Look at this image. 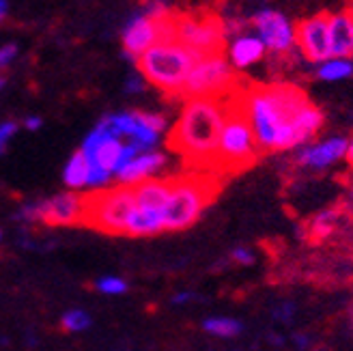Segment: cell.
<instances>
[{"instance_id": "cell-21", "label": "cell", "mask_w": 353, "mask_h": 351, "mask_svg": "<svg viewBox=\"0 0 353 351\" xmlns=\"http://www.w3.org/2000/svg\"><path fill=\"white\" fill-rule=\"evenodd\" d=\"M63 183L69 192H80L88 188V162L84 155L76 151L63 168Z\"/></svg>"}, {"instance_id": "cell-37", "label": "cell", "mask_w": 353, "mask_h": 351, "mask_svg": "<svg viewBox=\"0 0 353 351\" xmlns=\"http://www.w3.org/2000/svg\"><path fill=\"white\" fill-rule=\"evenodd\" d=\"M3 86H5V76L0 74V89H3Z\"/></svg>"}, {"instance_id": "cell-15", "label": "cell", "mask_w": 353, "mask_h": 351, "mask_svg": "<svg viewBox=\"0 0 353 351\" xmlns=\"http://www.w3.org/2000/svg\"><path fill=\"white\" fill-rule=\"evenodd\" d=\"M345 153H347V138L345 136H327L323 140H312V143L299 147L295 162L302 168L321 172V170L332 168L334 164L343 162Z\"/></svg>"}, {"instance_id": "cell-40", "label": "cell", "mask_w": 353, "mask_h": 351, "mask_svg": "<svg viewBox=\"0 0 353 351\" xmlns=\"http://www.w3.org/2000/svg\"><path fill=\"white\" fill-rule=\"evenodd\" d=\"M351 13H353V11H351Z\"/></svg>"}, {"instance_id": "cell-12", "label": "cell", "mask_w": 353, "mask_h": 351, "mask_svg": "<svg viewBox=\"0 0 353 351\" xmlns=\"http://www.w3.org/2000/svg\"><path fill=\"white\" fill-rule=\"evenodd\" d=\"M170 13L160 17V20L140 13L128 22L125 30H123V52H125V57L130 61H138L157 41L172 39Z\"/></svg>"}, {"instance_id": "cell-10", "label": "cell", "mask_w": 353, "mask_h": 351, "mask_svg": "<svg viewBox=\"0 0 353 351\" xmlns=\"http://www.w3.org/2000/svg\"><path fill=\"white\" fill-rule=\"evenodd\" d=\"M121 140L136 145L140 151H153L160 145L162 134L166 130V119L155 112L125 110L114 112L101 119Z\"/></svg>"}, {"instance_id": "cell-5", "label": "cell", "mask_w": 353, "mask_h": 351, "mask_svg": "<svg viewBox=\"0 0 353 351\" xmlns=\"http://www.w3.org/2000/svg\"><path fill=\"white\" fill-rule=\"evenodd\" d=\"M218 183L209 174H188L170 179L168 199L162 207L164 231H183L196 222L214 201Z\"/></svg>"}, {"instance_id": "cell-38", "label": "cell", "mask_w": 353, "mask_h": 351, "mask_svg": "<svg viewBox=\"0 0 353 351\" xmlns=\"http://www.w3.org/2000/svg\"><path fill=\"white\" fill-rule=\"evenodd\" d=\"M349 11H353V0H349V7H347Z\"/></svg>"}, {"instance_id": "cell-30", "label": "cell", "mask_w": 353, "mask_h": 351, "mask_svg": "<svg viewBox=\"0 0 353 351\" xmlns=\"http://www.w3.org/2000/svg\"><path fill=\"white\" fill-rule=\"evenodd\" d=\"M15 57H17V46L15 43H7V46L0 48V69L9 67L15 61Z\"/></svg>"}, {"instance_id": "cell-19", "label": "cell", "mask_w": 353, "mask_h": 351, "mask_svg": "<svg viewBox=\"0 0 353 351\" xmlns=\"http://www.w3.org/2000/svg\"><path fill=\"white\" fill-rule=\"evenodd\" d=\"M164 231V218L160 209H151V207H140L136 205L128 220H125V231L123 235L128 237H151Z\"/></svg>"}, {"instance_id": "cell-1", "label": "cell", "mask_w": 353, "mask_h": 351, "mask_svg": "<svg viewBox=\"0 0 353 351\" xmlns=\"http://www.w3.org/2000/svg\"><path fill=\"white\" fill-rule=\"evenodd\" d=\"M235 101L248 119L261 151H291L297 149L293 123L306 103L308 95L295 84H254L237 89Z\"/></svg>"}, {"instance_id": "cell-25", "label": "cell", "mask_w": 353, "mask_h": 351, "mask_svg": "<svg viewBox=\"0 0 353 351\" xmlns=\"http://www.w3.org/2000/svg\"><path fill=\"white\" fill-rule=\"evenodd\" d=\"M334 226H336V212H334V209H325V212L316 214L312 218V222H310V235L316 237V239H323V237H327L334 231Z\"/></svg>"}, {"instance_id": "cell-13", "label": "cell", "mask_w": 353, "mask_h": 351, "mask_svg": "<svg viewBox=\"0 0 353 351\" xmlns=\"http://www.w3.org/2000/svg\"><path fill=\"white\" fill-rule=\"evenodd\" d=\"M254 34L263 41L265 50L276 57L289 54L295 48V24L278 9H261L252 15Z\"/></svg>"}, {"instance_id": "cell-9", "label": "cell", "mask_w": 353, "mask_h": 351, "mask_svg": "<svg viewBox=\"0 0 353 351\" xmlns=\"http://www.w3.org/2000/svg\"><path fill=\"white\" fill-rule=\"evenodd\" d=\"M136 207L134 188H105L95 192L93 197H86L84 222L91 229H97L108 235H123L125 220Z\"/></svg>"}, {"instance_id": "cell-35", "label": "cell", "mask_w": 353, "mask_h": 351, "mask_svg": "<svg viewBox=\"0 0 353 351\" xmlns=\"http://www.w3.org/2000/svg\"><path fill=\"white\" fill-rule=\"evenodd\" d=\"M345 162L353 168V136L347 138V153H345Z\"/></svg>"}, {"instance_id": "cell-22", "label": "cell", "mask_w": 353, "mask_h": 351, "mask_svg": "<svg viewBox=\"0 0 353 351\" xmlns=\"http://www.w3.org/2000/svg\"><path fill=\"white\" fill-rule=\"evenodd\" d=\"M314 76L319 78L321 82H343V80H349L353 76V61L330 57L327 61L316 65Z\"/></svg>"}, {"instance_id": "cell-32", "label": "cell", "mask_w": 353, "mask_h": 351, "mask_svg": "<svg viewBox=\"0 0 353 351\" xmlns=\"http://www.w3.org/2000/svg\"><path fill=\"white\" fill-rule=\"evenodd\" d=\"M194 295L192 291H179V293H174L172 295V304H176V306H183V304H190L192 300H194Z\"/></svg>"}, {"instance_id": "cell-34", "label": "cell", "mask_w": 353, "mask_h": 351, "mask_svg": "<svg viewBox=\"0 0 353 351\" xmlns=\"http://www.w3.org/2000/svg\"><path fill=\"white\" fill-rule=\"evenodd\" d=\"M293 343H295V347H297L299 351H304V349L310 347V339H308L306 334H295V337H293Z\"/></svg>"}, {"instance_id": "cell-36", "label": "cell", "mask_w": 353, "mask_h": 351, "mask_svg": "<svg viewBox=\"0 0 353 351\" xmlns=\"http://www.w3.org/2000/svg\"><path fill=\"white\" fill-rule=\"evenodd\" d=\"M5 13H7V3L5 0H0V20L5 17Z\"/></svg>"}, {"instance_id": "cell-28", "label": "cell", "mask_w": 353, "mask_h": 351, "mask_svg": "<svg viewBox=\"0 0 353 351\" xmlns=\"http://www.w3.org/2000/svg\"><path fill=\"white\" fill-rule=\"evenodd\" d=\"M231 259L237 263V265H243V268H250L254 265L256 261V254L252 252V248H245V245H237V248L231 252Z\"/></svg>"}, {"instance_id": "cell-39", "label": "cell", "mask_w": 353, "mask_h": 351, "mask_svg": "<svg viewBox=\"0 0 353 351\" xmlns=\"http://www.w3.org/2000/svg\"><path fill=\"white\" fill-rule=\"evenodd\" d=\"M0 239H3V231H0Z\"/></svg>"}, {"instance_id": "cell-23", "label": "cell", "mask_w": 353, "mask_h": 351, "mask_svg": "<svg viewBox=\"0 0 353 351\" xmlns=\"http://www.w3.org/2000/svg\"><path fill=\"white\" fill-rule=\"evenodd\" d=\"M203 330L207 332V334L218 337V339H235V337L241 334L243 323L239 319H235V317H222V314H218V317L205 319Z\"/></svg>"}, {"instance_id": "cell-29", "label": "cell", "mask_w": 353, "mask_h": 351, "mask_svg": "<svg viewBox=\"0 0 353 351\" xmlns=\"http://www.w3.org/2000/svg\"><path fill=\"white\" fill-rule=\"evenodd\" d=\"M295 310H297V306L293 302H282L274 308V319L280 323H289L295 317Z\"/></svg>"}, {"instance_id": "cell-24", "label": "cell", "mask_w": 353, "mask_h": 351, "mask_svg": "<svg viewBox=\"0 0 353 351\" xmlns=\"http://www.w3.org/2000/svg\"><path fill=\"white\" fill-rule=\"evenodd\" d=\"M91 323H93L91 314H88L86 310H82V308H72V310L63 312V317H61V328L65 332H69V334L84 332V330L91 328Z\"/></svg>"}, {"instance_id": "cell-4", "label": "cell", "mask_w": 353, "mask_h": 351, "mask_svg": "<svg viewBox=\"0 0 353 351\" xmlns=\"http://www.w3.org/2000/svg\"><path fill=\"white\" fill-rule=\"evenodd\" d=\"M80 153L88 162V190H105L110 181H114V174L143 151L121 140L103 121H99L86 134Z\"/></svg>"}, {"instance_id": "cell-16", "label": "cell", "mask_w": 353, "mask_h": 351, "mask_svg": "<svg viewBox=\"0 0 353 351\" xmlns=\"http://www.w3.org/2000/svg\"><path fill=\"white\" fill-rule=\"evenodd\" d=\"M166 164H168L166 153L157 151V149L143 151L136 157H132V160L114 174V181H117V185H123V188H136L149 179L160 177V172L166 168Z\"/></svg>"}, {"instance_id": "cell-17", "label": "cell", "mask_w": 353, "mask_h": 351, "mask_svg": "<svg viewBox=\"0 0 353 351\" xmlns=\"http://www.w3.org/2000/svg\"><path fill=\"white\" fill-rule=\"evenodd\" d=\"M265 54H268V50L254 32H239L228 41L224 57L235 72H243V69H250L252 65L261 63Z\"/></svg>"}, {"instance_id": "cell-31", "label": "cell", "mask_w": 353, "mask_h": 351, "mask_svg": "<svg viewBox=\"0 0 353 351\" xmlns=\"http://www.w3.org/2000/svg\"><path fill=\"white\" fill-rule=\"evenodd\" d=\"M145 89V78L143 76H132V78H128V82H125V91L128 93H140Z\"/></svg>"}, {"instance_id": "cell-18", "label": "cell", "mask_w": 353, "mask_h": 351, "mask_svg": "<svg viewBox=\"0 0 353 351\" xmlns=\"http://www.w3.org/2000/svg\"><path fill=\"white\" fill-rule=\"evenodd\" d=\"M327 39L330 57L353 59V13L349 9L327 13Z\"/></svg>"}, {"instance_id": "cell-33", "label": "cell", "mask_w": 353, "mask_h": 351, "mask_svg": "<svg viewBox=\"0 0 353 351\" xmlns=\"http://www.w3.org/2000/svg\"><path fill=\"white\" fill-rule=\"evenodd\" d=\"M41 123H43V121H41L39 117H26V119H24V128H26L28 132H37V130L41 128Z\"/></svg>"}, {"instance_id": "cell-14", "label": "cell", "mask_w": 353, "mask_h": 351, "mask_svg": "<svg viewBox=\"0 0 353 351\" xmlns=\"http://www.w3.org/2000/svg\"><path fill=\"white\" fill-rule=\"evenodd\" d=\"M295 48L314 65L330 59L327 13H314L295 24Z\"/></svg>"}, {"instance_id": "cell-3", "label": "cell", "mask_w": 353, "mask_h": 351, "mask_svg": "<svg viewBox=\"0 0 353 351\" xmlns=\"http://www.w3.org/2000/svg\"><path fill=\"white\" fill-rule=\"evenodd\" d=\"M199 59V52L190 50L188 46L174 39H166L151 46L136 63L140 76L149 84L157 86L166 95L179 97L192 67L196 65Z\"/></svg>"}, {"instance_id": "cell-20", "label": "cell", "mask_w": 353, "mask_h": 351, "mask_svg": "<svg viewBox=\"0 0 353 351\" xmlns=\"http://www.w3.org/2000/svg\"><path fill=\"white\" fill-rule=\"evenodd\" d=\"M168 190H170V179H149L145 183H140L134 188V199H136V205L140 207H151V209H160L168 199Z\"/></svg>"}, {"instance_id": "cell-27", "label": "cell", "mask_w": 353, "mask_h": 351, "mask_svg": "<svg viewBox=\"0 0 353 351\" xmlns=\"http://www.w3.org/2000/svg\"><path fill=\"white\" fill-rule=\"evenodd\" d=\"M15 134H17V123L15 121L0 123V155L7 151V147H9V143L13 140Z\"/></svg>"}, {"instance_id": "cell-2", "label": "cell", "mask_w": 353, "mask_h": 351, "mask_svg": "<svg viewBox=\"0 0 353 351\" xmlns=\"http://www.w3.org/2000/svg\"><path fill=\"white\" fill-rule=\"evenodd\" d=\"M228 112L226 99H185L174 128L170 130L168 145L188 164L199 168H216L218 140Z\"/></svg>"}, {"instance_id": "cell-11", "label": "cell", "mask_w": 353, "mask_h": 351, "mask_svg": "<svg viewBox=\"0 0 353 351\" xmlns=\"http://www.w3.org/2000/svg\"><path fill=\"white\" fill-rule=\"evenodd\" d=\"M86 197L80 192H63L37 203H26L17 212V220L22 222H43L48 226H72L84 222Z\"/></svg>"}, {"instance_id": "cell-8", "label": "cell", "mask_w": 353, "mask_h": 351, "mask_svg": "<svg viewBox=\"0 0 353 351\" xmlns=\"http://www.w3.org/2000/svg\"><path fill=\"white\" fill-rule=\"evenodd\" d=\"M172 39L188 46L190 50L205 54H218L224 50L226 30L224 22L209 11L194 13H170Z\"/></svg>"}, {"instance_id": "cell-6", "label": "cell", "mask_w": 353, "mask_h": 351, "mask_svg": "<svg viewBox=\"0 0 353 351\" xmlns=\"http://www.w3.org/2000/svg\"><path fill=\"white\" fill-rule=\"evenodd\" d=\"M261 149L256 145V138L248 119L239 110L235 93L228 97V112L224 119V126L218 140L216 153V168L220 172H239L256 162Z\"/></svg>"}, {"instance_id": "cell-7", "label": "cell", "mask_w": 353, "mask_h": 351, "mask_svg": "<svg viewBox=\"0 0 353 351\" xmlns=\"http://www.w3.org/2000/svg\"><path fill=\"white\" fill-rule=\"evenodd\" d=\"M237 86L235 69L228 65L222 52L218 54H205L192 67V72L183 84V99H226L231 97Z\"/></svg>"}, {"instance_id": "cell-26", "label": "cell", "mask_w": 353, "mask_h": 351, "mask_svg": "<svg viewBox=\"0 0 353 351\" xmlns=\"http://www.w3.org/2000/svg\"><path fill=\"white\" fill-rule=\"evenodd\" d=\"M95 289L103 295H123L128 291V280L121 278V276H101L97 283H95Z\"/></svg>"}]
</instances>
